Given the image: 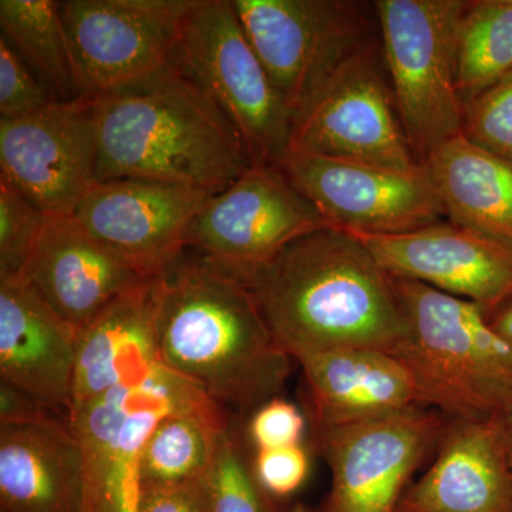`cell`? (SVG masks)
I'll list each match as a JSON object with an SVG mask.
<instances>
[{
    "label": "cell",
    "mask_w": 512,
    "mask_h": 512,
    "mask_svg": "<svg viewBox=\"0 0 512 512\" xmlns=\"http://www.w3.org/2000/svg\"><path fill=\"white\" fill-rule=\"evenodd\" d=\"M47 215L0 183V279H22L45 232Z\"/></svg>",
    "instance_id": "obj_28"
},
{
    "label": "cell",
    "mask_w": 512,
    "mask_h": 512,
    "mask_svg": "<svg viewBox=\"0 0 512 512\" xmlns=\"http://www.w3.org/2000/svg\"><path fill=\"white\" fill-rule=\"evenodd\" d=\"M154 279L100 245L74 215H47L22 281L79 332L111 303Z\"/></svg>",
    "instance_id": "obj_17"
},
{
    "label": "cell",
    "mask_w": 512,
    "mask_h": 512,
    "mask_svg": "<svg viewBox=\"0 0 512 512\" xmlns=\"http://www.w3.org/2000/svg\"><path fill=\"white\" fill-rule=\"evenodd\" d=\"M83 488L70 420L0 424V512H80Z\"/></svg>",
    "instance_id": "obj_21"
},
{
    "label": "cell",
    "mask_w": 512,
    "mask_h": 512,
    "mask_svg": "<svg viewBox=\"0 0 512 512\" xmlns=\"http://www.w3.org/2000/svg\"><path fill=\"white\" fill-rule=\"evenodd\" d=\"M463 133L512 163V73L467 104Z\"/></svg>",
    "instance_id": "obj_29"
},
{
    "label": "cell",
    "mask_w": 512,
    "mask_h": 512,
    "mask_svg": "<svg viewBox=\"0 0 512 512\" xmlns=\"http://www.w3.org/2000/svg\"><path fill=\"white\" fill-rule=\"evenodd\" d=\"M375 43L343 64L293 119L289 153L419 170Z\"/></svg>",
    "instance_id": "obj_9"
},
{
    "label": "cell",
    "mask_w": 512,
    "mask_h": 512,
    "mask_svg": "<svg viewBox=\"0 0 512 512\" xmlns=\"http://www.w3.org/2000/svg\"><path fill=\"white\" fill-rule=\"evenodd\" d=\"M53 420L70 419L19 387L0 380V424L45 423Z\"/></svg>",
    "instance_id": "obj_34"
},
{
    "label": "cell",
    "mask_w": 512,
    "mask_h": 512,
    "mask_svg": "<svg viewBox=\"0 0 512 512\" xmlns=\"http://www.w3.org/2000/svg\"><path fill=\"white\" fill-rule=\"evenodd\" d=\"M453 224L512 247V163L473 143L450 138L421 163Z\"/></svg>",
    "instance_id": "obj_23"
},
{
    "label": "cell",
    "mask_w": 512,
    "mask_h": 512,
    "mask_svg": "<svg viewBox=\"0 0 512 512\" xmlns=\"http://www.w3.org/2000/svg\"><path fill=\"white\" fill-rule=\"evenodd\" d=\"M173 62L234 124L255 164L285 160L293 116L245 35L232 0H190Z\"/></svg>",
    "instance_id": "obj_5"
},
{
    "label": "cell",
    "mask_w": 512,
    "mask_h": 512,
    "mask_svg": "<svg viewBox=\"0 0 512 512\" xmlns=\"http://www.w3.org/2000/svg\"><path fill=\"white\" fill-rule=\"evenodd\" d=\"M306 419L295 404L274 397L251 413L248 437L255 451L298 446L305 436Z\"/></svg>",
    "instance_id": "obj_32"
},
{
    "label": "cell",
    "mask_w": 512,
    "mask_h": 512,
    "mask_svg": "<svg viewBox=\"0 0 512 512\" xmlns=\"http://www.w3.org/2000/svg\"><path fill=\"white\" fill-rule=\"evenodd\" d=\"M93 100L97 183L141 178L218 194L255 164L234 124L174 62Z\"/></svg>",
    "instance_id": "obj_3"
},
{
    "label": "cell",
    "mask_w": 512,
    "mask_h": 512,
    "mask_svg": "<svg viewBox=\"0 0 512 512\" xmlns=\"http://www.w3.org/2000/svg\"><path fill=\"white\" fill-rule=\"evenodd\" d=\"M511 73L512 0L467 2L457 32V89L464 109Z\"/></svg>",
    "instance_id": "obj_26"
},
{
    "label": "cell",
    "mask_w": 512,
    "mask_h": 512,
    "mask_svg": "<svg viewBox=\"0 0 512 512\" xmlns=\"http://www.w3.org/2000/svg\"><path fill=\"white\" fill-rule=\"evenodd\" d=\"M211 512H282L281 505L262 490L237 431H222L205 476Z\"/></svg>",
    "instance_id": "obj_27"
},
{
    "label": "cell",
    "mask_w": 512,
    "mask_h": 512,
    "mask_svg": "<svg viewBox=\"0 0 512 512\" xmlns=\"http://www.w3.org/2000/svg\"><path fill=\"white\" fill-rule=\"evenodd\" d=\"M500 417L501 424H503L505 441H507L508 456H510V463L512 467V402L508 404L507 409L504 410Z\"/></svg>",
    "instance_id": "obj_36"
},
{
    "label": "cell",
    "mask_w": 512,
    "mask_h": 512,
    "mask_svg": "<svg viewBox=\"0 0 512 512\" xmlns=\"http://www.w3.org/2000/svg\"><path fill=\"white\" fill-rule=\"evenodd\" d=\"M154 315L161 363L221 409L252 413L284 389L292 357L237 279L181 259L156 281Z\"/></svg>",
    "instance_id": "obj_2"
},
{
    "label": "cell",
    "mask_w": 512,
    "mask_h": 512,
    "mask_svg": "<svg viewBox=\"0 0 512 512\" xmlns=\"http://www.w3.org/2000/svg\"><path fill=\"white\" fill-rule=\"evenodd\" d=\"M491 326L512 345V301L494 313Z\"/></svg>",
    "instance_id": "obj_35"
},
{
    "label": "cell",
    "mask_w": 512,
    "mask_h": 512,
    "mask_svg": "<svg viewBox=\"0 0 512 512\" xmlns=\"http://www.w3.org/2000/svg\"><path fill=\"white\" fill-rule=\"evenodd\" d=\"M77 332L22 279H0V380L70 419Z\"/></svg>",
    "instance_id": "obj_19"
},
{
    "label": "cell",
    "mask_w": 512,
    "mask_h": 512,
    "mask_svg": "<svg viewBox=\"0 0 512 512\" xmlns=\"http://www.w3.org/2000/svg\"><path fill=\"white\" fill-rule=\"evenodd\" d=\"M190 0H64V32L80 97L134 82L173 62Z\"/></svg>",
    "instance_id": "obj_12"
},
{
    "label": "cell",
    "mask_w": 512,
    "mask_h": 512,
    "mask_svg": "<svg viewBox=\"0 0 512 512\" xmlns=\"http://www.w3.org/2000/svg\"><path fill=\"white\" fill-rule=\"evenodd\" d=\"M394 279H410L495 313L512 301V247L439 221L402 234L348 231Z\"/></svg>",
    "instance_id": "obj_16"
},
{
    "label": "cell",
    "mask_w": 512,
    "mask_h": 512,
    "mask_svg": "<svg viewBox=\"0 0 512 512\" xmlns=\"http://www.w3.org/2000/svg\"><path fill=\"white\" fill-rule=\"evenodd\" d=\"M330 227L279 165L254 164L211 195L192 224L188 248L205 264L239 276L268 264L296 239Z\"/></svg>",
    "instance_id": "obj_10"
},
{
    "label": "cell",
    "mask_w": 512,
    "mask_h": 512,
    "mask_svg": "<svg viewBox=\"0 0 512 512\" xmlns=\"http://www.w3.org/2000/svg\"><path fill=\"white\" fill-rule=\"evenodd\" d=\"M55 101L22 57L0 37V120L32 116Z\"/></svg>",
    "instance_id": "obj_30"
},
{
    "label": "cell",
    "mask_w": 512,
    "mask_h": 512,
    "mask_svg": "<svg viewBox=\"0 0 512 512\" xmlns=\"http://www.w3.org/2000/svg\"><path fill=\"white\" fill-rule=\"evenodd\" d=\"M0 37L28 64L53 99H80L60 2L0 0Z\"/></svg>",
    "instance_id": "obj_24"
},
{
    "label": "cell",
    "mask_w": 512,
    "mask_h": 512,
    "mask_svg": "<svg viewBox=\"0 0 512 512\" xmlns=\"http://www.w3.org/2000/svg\"><path fill=\"white\" fill-rule=\"evenodd\" d=\"M215 404L200 387L160 365L143 382L110 390L70 416L83 447L80 512H140L141 456L170 414Z\"/></svg>",
    "instance_id": "obj_7"
},
{
    "label": "cell",
    "mask_w": 512,
    "mask_h": 512,
    "mask_svg": "<svg viewBox=\"0 0 512 512\" xmlns=\"http://www.w3.org/2000/svg\"><path fill=\"white\" fill-rule=\"evenodd\" d=\"M157 279L121 296L77 332L70 416L110 390L143 382L163 365L154 315Z\"/></svg>",
    "instance_id": "obj_22"
},
{
    "label": "cell",
    "mask_w": 512,
    "mask_h": 512,
    "mask_svg": "<svg viewBox=\"0 0 512 512\" xmlns=\"http://www.w3.org/2000/svg\"><path fill=\"white\" fill-rule=\"evenodd\" d=\"M279 167L333 228L402 234L436 224L446 215L423 165L400 171L291 153Z\"/></svg>",
    "instance_id": "obj_14"
},
{
    "label": "cell",
    "mask_w": 512,
    "mask_h": 512,
    "mask_svg": "<svg viewBox=\"0 0 512 512\" xmlns=\"http://www.w3.org/2000/svg\"><path fill=\"white\" fill-rule=\"evenodd\" d=\"M232 5L293 119L343 64L373 43L357 2L232 0Z\"/></svg>",
    "instance_id": "obj_8"
},
{
    "label": "cell",
    "mask_w": 512,
    "mask_h": 512,
    "mask_svg": "<svg viewBox=\"0 0 512 512\" xmlns=\"http://www.w3.org/2000/svg\"><path fill=\"white\" fill-rule=\"evenodd\" d=\"M282 512H308V510H306V508H302V507H295V508H288V510H284V508H282Z\"/></svg>",
    "instance_id": "obj_37"
},
{
    "label": "cell",
    "mask_w": 512,
    "mask_h": 512,
    "mask_svg": "<svg viewBox=\"0 0 512 512\" xmlns=\"http://www.w3.org/2000/svg\"><path fill=\"white\" fill-rule=\"evenodd\" d=\"M315 427L345 426L420 406L409 367L384 350L336 348L296 359Z\"/></svg>",
    "instance_id": "obj_20"
},
{
    "label": "cell",
    "mask_w": 512,
    "mask_h": 512,
    "mask_svg": "<svg viewBox=\"0 0 512 512\" xmlns=\"http://www.w3.org/2000/svg\"><path fill=\"white\" fill-rule=\"evenodd\" d=\"M429 471L397 512H512V467L500 417L454 420Z\"/></svg>",
    "instance_id": "obj_18"
},
{
    "label": "cell",
    "mask_w": 512,
    "mask_h": 512,
    "mask_svg": "<svg viewBox=\"0 0 512 512\" xmlns=\"http://www.w3.org/2000/svg\"><path fill=\"white\" fill-rule=\"evenodd\" d=\"M140 512H211L205 478L173 485H144Z\"/></svg>",
    "instance_id": "obj_33"
},
{
    "label": "cell",
    "mask_w": 512,
    "mask_h": 512,
    "mask_svg": "<svg viewBox=\"0 0 512 512\" xmlns=\"http://www.w3.org/2000/svg\"><path fill=\"white\" fill-rule=\"evenodd\" d=\"M309 454L303 444L255 451L252 468L262 490L279 503L301 490L309 476Z\"/></svg>",
    "instance_id": "obj_31"
},
{
    "label": "cell",
    "mask_w": 512,
    "mask_h": 512,
    "mask_svg": "<svg viewBox=\"0 0 512 512\" xmlns=\"http://www.w3.org/2000/svg\"><path fill=\"white\" fill-rule=\"evenodd\" d=\"M211 195L163 181L121 178L94 185L73 215L111 254L160 278L183 259L192 224Z\"/></svg>",
    "instance_id": "obj_15"
},
{
    "label": "cell",
    "mask_w": 512,
    "mask_h": 512,
    "mask_svg": "<svg viewBox=\"0 0 512 512\" xmlns=\"http://www.w3.org/2000/svg\"><path fill=\"white\" fill-rule=\"evenodd\" d=\"M384 62L404 134L420 164L463 133L457 89L458 23L463 0H379Z\"/></svg>",
    "instance_id": "obj_6"
},
{
    "label": "cell",
    "mask_w": 512,
    "mask_h": 512,
    "mask_svg": "<svg viewBox=\"0 0 512 512\" xmlns=\"http://www.w3.org/2000/svg\"><path fill=\"white\" fill-rule=\"evenodd\" d=\"M394 285L406 333L393 355L412 372L420 406L454 420L501 416L512 402V345L483 308L410 279Z\"/></svg>",
    "instance_id": "obj_4"
},
{
    "label": "cell",
    "mask_w": 512,
    "mask_h": 512,
    "mask_svg": "<svg viewBox=\"0 0 512 512\" xmlns=\"http://www.w3.org/2000/svg\"><path fill=\"white\" fill-rule=\"evenodd\" d=\"M315 429L332 484L318 510L308 512H397L407 483L446 427L440 414L414 406Z\"/></svg>",
    "instance_id": "obj_11"
},
{
    "label": "cell",
    "mask_w": 512,
    "mask_h": 512,
    "mask_svg": "<svg viewBox=\"0 0 512 512\" xmlns=\"http://www.w3.org/2000/svg\"><path fill=\"white\" fill-rule=\"evenodd\" d=\"M228 424L227 414L218 404L165 417L144 446V485H173L205 478Z\"/></svg>",
    "instance_id": "obj_25"
},
{
    "label": "cell",
    "mask_w": 512,
    "mask_h": 512,
    "mask_svg": "<svg viewBox=\"0 0 512 512\" xmlns=\"http://www.w3.org/2000/svg\"><path fill=\"white\" fill-rule=\"evenodd\" d=\"M93 97L55 101L32 116L0 120V183L46 215H73L97 184Z\"/></svg>",
    "instance_id": "obj_13"
},
{
    "label": "cell",
    "mask_w": 512,
    "mask_h": 512,
    "mask_svg": "<svg viewBox=\"0 0 512 512\" xmlns=\"http://www.w3.org/2000/svg\"><path fill=\"white\" fill-rule=\"evenodd\" d=\"M231 278L252 293L276 342L295 360L336 348L393 353L406 333L394 279L345 229L305 235L268 264Z\"/></svg>",
    "instance_id": "obj_1"
}]
</instances>
